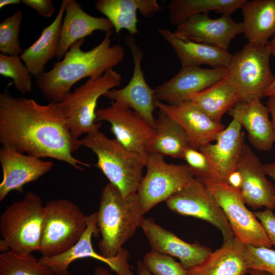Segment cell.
<instances>
[{
	"instance_id": "obj_38",
	"label": "cell",
	"mask_w": 275,
	"mask_h": 275,
	"mask_svg": "<svg viewBox=\"0 0 275 275\" xmlns=\"http://www.w3.org/2000/svg\"><path fill=\"white\" fill-rule=\"evenodd\" d=\"M262 225L271 244L275 246V214L272 209L266 208L254 212Z\"/></svg>"
},
{
	"instance_id": "obj_32",
	"label": "cell",
	"mask_w": 275,
	"mask_h": 275,
	"mask_svg": "<svg viewBox=\"0 0 275 275\" xmlns=\"http://www.w3.org/2000/svg\"><path fill=\"white\" fill-rule=\"evenodd\" d=\"M0 275H54L32 254L11 250L0 254Z\"/></svg>"
},
{
	"instance_id": "obj_45",
	"label": "cell",
	"mask_w": 275,
	"mask_h": 275,
	"mask_svg": "<svg viewBox=\"0 0 275 275\" xmlns=\"http://www.w3.org/2000/svg\"><path fill=\"white\" fill-rule=\"evenodd\" d=\"M20 3H21V1L20 0H1L0 8L2 9L7 6L18 4Z\"/></svg>"
},
{
	"instance_id": "obj_29",
	"label": "cell",
	"mask_w": 275,
	"mask_h": 275,
	"mask_svg": "<svg viewBox=\"0 0 275 275\" xmlns=\"http://www.w3.org/2000/svg\"><path fill=\"white\" fill-rule=\"evenodd\" d=\"M213 121L221 123L223 116L241 100L238 91L228 74L225 78L188 99Z\"/></svg>"
},
{
	"instance_id": "obj_31",
	"label": "cell",
	"mask_w": 275,
	"mask_h": 275,
	"mask_svg": "<svg viewBox=\"0 0 275 275\" xmlns=\"http://www.w3.org/2000/svg\"><path fill=\"white\" fill-rule=\"evenodd\" d=\"M246 0H172L167 5L169 21L178 25L190 17L212 11L230 15Z\"/></svg>"
},
{
	"instance_id": "obj_40",
	"label": "cell",
	"mask_w": 275,
	"mask_h": 275,
	"mask_svg": "<svg viewBox=\"0 0 275 275\" xmlns=\"http://www.w3.org/2000/svg\"><path fill=\"white\" fill-rule=\"evenodd\" d=\"M226 182L231 186L240 190L242 178L239 172L237 169L233 171L229 175Z\"/></svg>"
},
{
	"instance_id": "obj_22",
	"label": "cell",
	"mask_w": 275,
	"mask_h": 275,
	"mask_svg": "<svg viewBox=\"0 0 275 275\" xmlns=\"http://www.w3.org/2000/svg\"><path fill=\"white\" fill-rule=\"evenodd\" d=\"M114 30L107 18L93 16L86 13L76 0H67L56 57L61 59L74 43L96 31L106 33Z\"/></svg>"
},
{
	"instance_id": "obj_5",
	"label": "cell",
	"mask_w": 275,
	"mask_h": 275,
	"mask_svg": "<svg viewBox=\"0 0 275 275\" xmlns=\"http://www.w3.org/2000/svg\"><path fill=\"white\" fill-rule=\"evenodd\" d=\"M43 211L40 197L33 192L7 207L0 217L1 253L40 252Z\"/></svg>"
},
{
	"instance_id": "obj_20",
	"label": "cell",
	"mask_w": 275,
	"mask_h": 275,
	"mask_svg": "<svg viewBox=\"0 0 275 275\" xmlns=\"http://www.w3.org/2000/svg\"><path fill=\"white\" fill-rule=\"evenodd\" d=\"M236 169L241 176L240 190L245 204L254 209H274L275 188L266 177L263 164L246 144Z\"/></svg>"
},
{
	"instance_id": "obj_11",
	"label": "cell",
	"mask_w": 275,
	"mask_h": 275,
	"mask_svg": "<svg viewBox=\"0 0 275 275\" xmlns=\"http://www.w3.org/2000/svg\"><path fill=\"white\" fill-rule=\"evenodd\" d=\"M172 211L205 221L222 232L224 242L235 236L221 207L203 182L194 178L166 201Z\"/></svg>"
},
{
	"instance_id": "obj_47",
	"label": "cell",
	"mask_w": 275,
	"mask_h": 275,
	"mask_svg": "<svg viewBox=\"0 0 275 275\" xmlns=\"http://www.w3.org/2000/svg\"><path fill=\"white\" fill-rule=\"evenodd\" d=\"M248 273H249L251 275H272L265 271L253 269H249Z\"/></svg>"
},
{
	"instance_id": "obj_36",
	"label": "cell",
	"mask_w": 275,
	"mask_h": 275,
	"mask_svg": "<svg viewBox=\"0 0 275 275\" xmlns=\"http://www.w3.org/2000/svg\"><path fill=\"white\" fill-rule=\"evenodd\" d=\"M243 254L249 269L265 271L275 275V250L244 244Z\"/></svg>"
},
{
	"instance_id": "obj_26",
	"label": "cell",
	"mask_w": 275,
	"mask_h": 275,
	"mask_svg": "<svg viewBox=\"0 0 275 275\" xmlns=\"http://www.w3.org/2000/svg\"><path fill=\"white\" fill-rule=\"evenodd\" d=\"M243 244L235 236L224 241L201 263L188 269V275H245L249 269Z\"/></svg>"
},
{
	"instance_id": "obj_33",
	"label": "cell",
	"mask_w": 275,
	"mask_h": 275,
	"mask_svg": "<svg viewBox=\"0 0 275 275\" xmlns=\"http://www.w3.org/2000/svg\"><path fill=\"white\" fill-rule=\"evenodd\" d=\"M0 74L11 78L14 87L21 94L32 91V75L20 57L1 53Z\"/></svg>"
},
{
	"instance_id": "obj_41",
	"label": "cell",
	"mask_w": 275,
	"mask_h": 275,
	"mask_svg": "<svg viewBox=\"0 0 275 275\" xmlns=\"http://www.w3.org/2000/svg\"><path fill=\"white\" fill-rule=\"evenodd\" d=\"M266 106L271 116V122L275 139V95L268 97Z\"/></svg>"
},
{
	"instance_id": "obj_17",
	"label": "cell",
	"mask_w": 275,
	"mask_h": 275,
	"mask_svg": "<svg viewBox=\"0 0 275 275\" xmlns=\"http://www.w3.org/2000/svg\"><path fill=\"white\" fill-rule=\"evenodd\" d=\"M0 162L3 180L0 184V201L13 190L23 191L24 186L37 180L49 171L53 163L41 158L2 147Z\"/></svg>"
},
{
	"instance_id": "obj_19",
	"label": "cell",
	"mask_w": 275,
	"mask_h": 275,
	"mask_svg": "<svg viewBox=\"0 0 275 275\" xmlns=\"http://www.w3.org/2000/svg\"><path fill=\"white\" fill-rule=\"evenodd\" d=\"M156 108L179 124L186 133L191 147H201L215 141L226 128L187 100L177 105H169L156 101Z\"/></svg>"
},
{
	"instance_id": "obj_8",
	"label": "cell",
	"mask_w": 275,
	"mask_h": 275,
	"mask_svg": "<svg viewBox=\"0 0 275 275\" xmlns=\"http://www.w3.org/2000/svg\"><path fill=\"white\" fill-rule=\"evenodd\" d=\"M269 43L262 45L248 42L232 55L228 74L235 85L241 100L261 99L275 77L270 66Z\"/></svg>"
},
{
	"instance_id": "obj_35",
	"label": "cell",
	"mask_w": 275,
	"mask_h": 275,
	"mask_svg": "<svg viewBox=\"0 0 275 275\" xmlns=\"http://www.w3.org/2000/svg\"><path fill=\"white\" fill-rule=\"evenodd\" d=\"M142 261L153 275H188V270L180 262L168 255L151 250Z\"/></svg>"
},
{
	"instance_id": "obj_28",
	"label": "cell",
	"mask_w": 275,
	"mask_h": 275,
	"mask_svg": "<svg viewBox=\"0 0 275 275\" xmlns=\"http://www.w3.org/2000/svg\"><path fill=\"white\" fill-rule=\"evenodd\" d=\"M248 42L266 45L275 37V0H246L241 8Z\"/></svg>"
},
{
	"instance_id": "obj_27",
	"label": "cell",
	"mask_w": 275,
	"mask_h": 275,
	"mask_svg": "<svg viewBox=\"0 0 275 275\" xmlns=\"http://www.w3.org/2000/svg\"><path fill=\"white\" fill-rule=\"evenodd\" d=\"M66 3L67 0L62 1L52 23L42 30L38 39L20 56L35 77L45 72L46 65L57 56Z\"/></svg>"
},
{
	"instance_id": "obj_4",
	"label": "cell",
	"mask_w": 275,
	"mask_h": 275,
	"mask_svg": "<svg viewBox=\"0 0 275 275\" xmlns=\"http://www.w3.org/2000/svg\"><path fill=\"white\" fill-rule=\"evenodd\" d=\"M81 146L96 155L99 168L123 197L136 194L143 178L146 157L128 150L116 139H111L97 128L79 139Z\"/></svg>"
},
{
	"instance_id": "obj_34",
	"label": "cell",
	"mask_w": 275,
	"mask_h": 275,
	"mask_svg": "<svg viewBox=\"0 0 275 275\" xmlns=\"http://www.w3.org/2000/svg\"><path fill=\"white\" fill-rule=\"evenodd\" d=\"M22 18V12L17 10L1 22L0 51L2 53L20 57L23 53L19 39Z\"/></svg>"
},
{
	"instance_id": "obj_2",
	"label": "cell",
	"mask_w": 275,
	"mask_h": 275,
	"mask_svg": "<svg viewBox=\"0 0 275 275\" xmlns=\"http://www.w3.org/2000/svg\"><path fill=\"white\" fill-rule=\"evenodd\" d=\"M113 33V31L105 33L101 42L87 51L81 48L85 39L76 41L62 60L35 77L36 86L47 100L60 102L77 82L86 77L97 79L121 63L124 50L120 44L111 45Z\"/></svg>"
},
{
	"instance_id": "obj_23",
	"label": "cell",
	"mask_w": 275,
	"mask_h": 275,
	"mask_svg": "<svg viewBox=\"0 0 275 275\" xmlns=\"http://www.w3.org/2000/svg\"><path fill=\"white\" fill-rule=\"evenodd\" d=\"M228 113L244 127L253 147L263 151L272 148L275 142L274 132L268 109L261 99L239 101Z\"/></svg>"
},
{
	"instance_id": "obj_39",
	"label": "cell",
	"mask_w": 275,
	"mask_h": 275,
	"mask_svg": "<svg viewBox=\"0 0 275 275\" xmlns=\"http://www.w3.org/2000/svg\"><path fill=\"white\" fill-rule=\"evenodd\" d=\"M21 3L46 18L50 17L55 10L51 0H22Z\"/></svg>"
},
{
	"instance_id": "obj_37",
	"label": "cell",
	"mask_w": 275,
	"mask_h": 275,
	"mask_svg": "<svg viewBox=\"0 0 275 275\" xmlns=\"http://www.w3.org/2000/svg\"><path fill=\"white\" fill-rule=\"evenodd\" d=\"M183 159L195 178L212 177L210 163L205 155L199 150L189 146L184 151Z\"/></svg>"
},
{
	"instance_id": "obj_43",
	"label": "cell",
	"mask_w": 275,
	"mask_h": 275,
	"mask_svg": "<svg viewBox=\"0 0 275 275\" xmlns=\"http://www.w3.org/2000/svg\"><path fill=\"white\" fill-rule=\"evenodd\" d=\"M136 271L138 275H153L144 265L142 260L138 261Z\"/></svg>"
},
{
	"instance_id": "obj_9",
	"label": "cell",
	"mask_w": 275,
	"mask_h": 275,
	"mask_svg": "<svg viewBox=\"0 0 275 275\" xmlns=\"http://www.w3.org/2000/svg\"><path fill=\"white\" fill-rule=\"evenodd\" d=\"M199 179L223 210L236 237L244 244L271 248L272 245L262 225L245 206L239 189L212 177Z\"/></svg>"
},
{
	"instance_id": "obj_46",
	"label": "cell",
	"mask_w": 275,
	"mask_h": 275,
	"mask_svg": "<svg viewBox=\"0 0 275 275\" xmlns=\"http://www.w3.org/2000/svg\"><path fill=\"white\" fill-rule=\"evenodd\" d=\"M275 95V79L271 84L266 90L264 93V97H269Z\"/></svg>"
},
{
	"instance_id": "obj_3",
	"label": "cell",
	"mask_w": 275,
	"mask_h": 275,
	"mask_svg": "<svg viewBox=\"0 0 275 275\" xmlns=\"http://www.w3.org/2000/svg\"><path fill=\"white\" fill-rule=\"evenodd\" d=\"M143 214L137 194L123 197L109 182L102 189L97 225L101 235L98 246L103 256L116 257L140 227Z\"/></svg>"
},
{
	"instance_id": "obj_12",
	"label": "cell",
	"mask_w": 275,
	"mask_h": 275,
	"mask_svg": "<svg viewBox=\"0 0 275 275\" xmlns=\"http://www.w3.org/2000/svg\"><path fill=\"white\" fill-rule=\"evenodd\" d=\"M96 122L106 121L116 139L128 150L147 157L156 136L154 127L132 109L115 102L97 109Z\"/></svg>"
},
{
	"instance_id": "obj_44",
	"label": "cell",
	"mask_w": 275,
	"mask_h": 275,
	"mask_svg": "<svg viewBox=\"0 0 275 275\" xmlns=\"http://www.w3.org/2000/svg\"><path fill=\"white\" fill-rule=\"evenodd\" d=\"M94 275H112V274L106 268L98 266L94 269Z\"/></svg>"
},
{
	"instance_id": "obj_30",
	"label": "cell",
	"mask_w": 275,
	"mask_h": 275,
	"mask_svg": "<svg viewBox=\"0 0 275 275\" xmlns=\"http://www.w3.org/2000/svg\"><path fill=\"white\" fill-rule=\"evenodd\" d=\"M156 136L148 152H155L183 159L185 149L190 146L187 135L182 127L164 113L159 111L155 119Z\"/></svg>"
},
{
	"instance_id": "obj_21",
	"label": "cell",
	"mask_w": 275,
	"mask_h": 275,
	"mask_svg": "<svg viewBox=\"0 0 275 275\" xmlns=\"http://www.w3.org/2000/svg\"><path fill=\"white\" fill-rule=\"evenodd\" d=\"M140 227L151 250L176 257L187 270L204 261L212 252L199 243L186 242L151 218L143 219Z\"/></svg>"
},
{
	"instance_id": "obj_18",
	"label": "cell",
	"mask_w": 275,
	"mask_h": 275,
	"mask_svg": "<svg viewBox=\"0 0 275 275\" xmlns=\"http://www.w3.org/2000/svg\"><path fill=\"white\" fill-rule=\"evenodd\" d=\"M241 129L239 121L233 118L218 135L215 143H209L199 149L210 163L212 178L226 182L229 175L236 169L245 144Z\"/></svg>"
},
{
	"instance_id": "obj_15",
	"label": "cell",
	"mask_w": 275,
	"mask_h": 275,
	"mask_svg": "<svg viewBox=\"0 0 275 275\" xmlns=\"http://www.w3.org/2000/svg\"><path fill=\"white\" fill-rule=\"evenodd\" d=\"M243 24L230 15L210 18L208 13L193 15L177 25L175 35L181 39L214 45L228 50L232 39L243 33Z\"/></svg>"
},
{
	"instance_id": "obj_6",
	"label": "cell",
	"mask_w": 275,
	"mask_h": 275,
	"mask_svg": "<svg viewBox=\"0 0 275 275\" xmlns=\"http://www.w3.org/2000/svg\"><path fill=\"white\" fill-rule=\"evenodd\" d=\"M87 228V215L73 202L65 199L52 200L44 206L40 252L51 257L70 249Z\"/></svg>"
},
{
	"instance_id": "obj_14",
	"label": "cell",
	"mask_w": 275,
	"mask_h": 275,
	"mask_svg": "<svg viewBox=\"0 0 275 275\" xmlns=\"http://www.w3.org/2000/svg\"><path fill=\"white\" fill-rule=\"evenodd\" d=\"M125 42L133 61L132 77L125 87L120 89H112L103 96L135 111L154 128V112L156 108V100L154 90L146 82L142 68L143 51L137 44L134 36L128 35Z\"/></svg>"
},
{
	"instance_id": "obj_24",
	"label": "cell",
	"mask_w": 275,
	"mask_h": 275,
	"mask_svg": "<svg viewBox=\"0 0 275 275\" xmlns=\"http://www.w3.org/2000/svg\"><path fill=\"white\" fill-rule=\"evenodd\" d=\"M160 36L171 46L182 67L207 65L212 68H228L232 54L227 49L208 44L184 40L168 29H158Z\"/></svg>"
},
{
	"instance_id": "obj_42",
	"label": "cell",
	"mask_w": 275,
	"mask_h": 275,
	"mask_svg": "<svg viewBox=\"0 0 275 275\" xmlns=\"http://www.w3.org/2000/svg\"><path fill=\"white\" fill-rule=\"evenodd\" d=\"M263 167L267 176H269L275 181V163L263 164ZM274 209H275V203Z\"/></svg>"
},
{
	"instance_id": "obj_25",
	"label": "cell",
	"mask_w": 275,
	"mask_h": 275,
	"mask_svg": "<svg viewBox=\"0 0 275 275\" xmlns=\"http://www.w3.org/2000/svg\"><path fill=\"white\" fill-rule=\"evenodd\" d=\"M95 9L112 23L116 33L126 30L132 36L139 35L137 11L146 17H151L160 10L156 0H98Z\"/></svg>"
},
{
	"instance_id": "obj_7",
	"label": "cell",
	"mask_w": 275,
	"mask_h": 275,
	"mask_svg": "<svg viewBox=\"0 0 275 275\" xmlns=\"http://www.w3.org/2000/svg\"><path fill=\"white\" fill-rule=\"evenodd\" d=\"M122 80L121 74L109 69L97 79H88L58 103L75 138L79 139L83 134L100 128L102 122H96V115L98 99L119 86Z\"/></svg>"
},
{
	"instance_id": "obj_16",
	"label": "cell",
	"mask_w": 275,
	"mask_h": 275,
	"mask_svg": "<svg viewBox=\"0 0 275 275\" xmlns=\"http://www.w3.org/2000/svg\"><path fill=\"white\" fill-rule=\"evenodd\" d=\"M228 74V68L182 67L172 78L155 87L156 100L169 105L187 101L189 96L217 82Z\"/></svg>"
},
{
	"instance_id": "obj_13",
	"label": "cell",
	"mask_w": 275,
	"mask_h": 275,
	"mask_svg": "<svg viewBox=\"0 0 275 275\" xmlns=\"http://www.w3.org/2000/svg\"><path fill=\"white\" fill-rule=\"evenodd\" d=\"M87 228L78 241L67 252L56 256H41L39 261L48 267L56 275H70L68 267L78 259L92 258L106 264L117 275H134L128 261L130 257L127 250L123 248L115 257L108 258L95 251L92 244L93 236L100 233L97 225V212L87 215Z\"/></svg>"
},
{
	"instance_id": "obj_48",
	"label": "cell",
	"mask_w": 275,
	"mask_h": 275,
	"mask_svg": "<svg viewBox=\"0 0 275 275\" xmlns=\"http://www.w3.org/2000/svg\"><path fill=\"white\" fill-rule=\"evenodd\" d=\"M269 45L271 55L275 57V37L269 42Z\"/></svg>"
},
{
	"instance_id": "obj_10",
	"label": "cell",
	"mask_w": 275,
	"mask_h": 275,
	"mask_svg": "<svg viewBox=\"0 0 275 275\" xmlns=\"http://www.w3.org/2000/svg\"><path fill=\"white\" fill-rule=\"evenodd\" d=\"M146 173L140 182L137 195L143 215L159 203L166 201L194 178L186 164H170L164 155L148 152Z\"/></svg>"
},
{
	"instance_id": "obj_1",
	"label": "cell",
	"mask_w": 275,
	"mask_h": 275,
	"mask_svg": "<svg viewBox=\"0 0 275 275\" xmlns=\"http://www.w3.org/2000/svg\"><path fill=\"white\" fill-rule=\"evenodd\" d=\"M9 82L0 94V143L3 147L39 158L65 162L79 170L88 163L72 154L81 145L72 134L59 103L42 105L33 99L12 96Z\"/></svg>"
}]
</instances>
